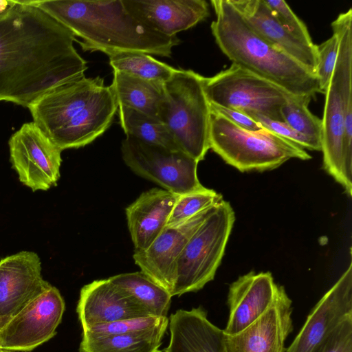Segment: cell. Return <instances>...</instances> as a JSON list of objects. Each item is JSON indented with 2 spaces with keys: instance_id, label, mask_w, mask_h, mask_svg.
Masks as SVG:
<instances>
[{
  "instance_id": "e0dca14e",
  "label": "cell",
  "mask_w": 352,
  "mask_h": 352,
  "mask_svg": "<svg viewBox=\"0 0 352 352\" xmlns=\"http://www.w3.org/2000/svg\"><path fill=\"white\" fill-rule=\"evenodd\" d=\"M76 312L82 329L122 320L153 316L109 278L96 280L82 287Z\"/></svg>"
},
{
  "instance_id": "52a82bcc",
  "label": "cell",
  "mask_w": 352,
  "mask_h": 352,
  "mask_svg": "<svg viewBox=\"0 0 352 352\" xmlns=\"http://www.w3.org/2000/svg\"><path fill=\"white\" fill-rule=\"evenodd\" d=\"M235 220L222 199L187 241L177 263L172 296L201 289L214 278Z\"/></svg>"
},
{
  "instance_id": "ac0fdd59",
  "label": "cell",
  "mask_w": 352,
  "mask_h": 352,
  "mask_svg": "<svg viewBox=\"0 0 352 352\" xmlns=\"http://www.w3.org/2000/svg\"><path fill=\"white\" fill-rule=\"evenodd\" d=\"M324 95L321 138L323 168L351 196L352 180L346 176L343 165V140L344 117L352 116V100L342 97L333 77Z\"/></svg>"
},
{
  "instance_id": "ffe728a7",
  "label": "cell",
  "mask_w": 352,
  "mask_h": 352,
  "mask_svg": "<svg viewBox=\"0 0 352 352\" xmlns=\"http://www.w3.org/2000/svg\"><path fill=\"white\" fill-rule=\"evenodd\" d=\"M230 1L258 35L316 76V45L308 44L290 33L263 0Z\"/></svg>"
},
{
  "instance_id": "6da1fadb",
  "label": "cell",
  "mask_w": 352,
  "mask_h": 352,
  "mask_svg": "<svg viewBox=\"0 0 352 352\" xmlns=\"http://www.w3.org/2000/svg\"><path fill=\"white\" fill-rule=\"evenodd\" d=\"M73 33L28 0L0 13V101L29 107L54 87L85 75Z\"/></svg>"
},
{
  "instance_id": "e575fe53",
  "label": "cell",
  "mask_w": 352,
  "mask_h": 352,
  "mask_svg": "<svg viewBox=\"0 0 352 352\" xmlns=\"http://www.w3.org/2000/svg\"><path fill=\"white\" fill-rule=\"evenodd\" d=\"M209 104L211 113H214L223 117L240 128L252 131H257L263 129V128L254 119L241 111L214 104Z\"/></svg>"
},
{
  "instance_id": "7c38bea8",
  "label": "cell",
  "mask_w": 352,
  "mask_h": 352,
  "mask_svg": "<svg viewBox=\"0 0 352 352\" xmlns=\"http://www.w3.org/2000/svg\"><path fill=\"white\" fill-rule=\"evenodd\" d=\"M216 206L181 223L166 226L146 250L134 252L133 255L141 272L171 296L175 283L178 258L188 239L214 211Z\"/></svg>"
},
{
  "instance_id": "484cf974",
  "label": "cell",
  "mask_w": 352,
  "mask_h": 352,
  "mask_svg": "<svg viewBox=\"0 0 352 352\" xmlns=\"http://www.w3.org/2000/svg\"><path fill=\"white\" fill-rule=\"evenodd\" d=\"M118 113L126 136L146 144L181 151L167 126L158 118L124 106H118Z\"/></svg>"
},
{
  "instance_id": "836d02e7",
  "label": "cell",
  "mask_w": 352,
  "mask_h": 352,
  "mask_svg": "<svg viewBox=\"0 0 352 352\" xmlns=\"http://www.w3.org/2000/svg\"><path fill=\"white\" fill-rule=\"evenodd\" d=\"M314 352H352V316L344 319Z\"/></svg>"
},
{
  "instance_id": "9a60e30c",
  "label": "cell",
  "mask_w": 352,
  "mask_h": 352,
  "mask_svg": "<svg viewBox=\"0 0 352 352\" xmlns=\"http://www.w3.org/2000/svg\"><path fill=\"white\" fill-rule=\"evenodd\" d=\"M292 300L283 286L268 309L254 322L234 335H225L226 352H285L293 330Z\"/></svg>"
},
{
  "instance_id": "4316f807",
  "label": "cell",
  "mask_w": 352,
  "mask_h": 352,
  "mask_svg": "<svg viewBox=\"0 0 352 352\" xmlns=\"http://www.w3.org/2000/svg\"><path fill=\"white\" fill-rule=\"evenodd\" d=\"M107 55L113 71L124 72L148 80L165 83L177 69L143 52L122 51Z\"/></svg>"
},
{
  "instance_id": "8992f818",
  "label": "cell",
  "mask_w": 352,
  "mask_h": 352,
  "mask_svg": "<svg viewBox=\"0 0 352 352\" xmlns=\"http://www.w3.org/2000/svg\"><path fill=\"white\" fill-rule=\"evenodd\" d=\"M209 147L241 172L272 170L292 158H311L304 148L287 139L264 129H243L214 113L210 118Z\"/></svg>"
},
{
  "instance_id": "277c9868",
  "label": "cell",
  "mask_w": 352,
  "mask_h": 352,
  "mask_svg": "<svg viewBox=\"0 0 352 352\" xmlns=\"http://www.w3.org/2000/svg\"><path fill=\"white\" fill-rule=\"evenodd\" d=\"M210 28L221 51L234 63L287 94L313 98L320 93L317 76L258 35L230 0H212Z\"/></svg>"
},
{
  "instance_id": "5b68a950",
  "label": "cell",
  "mask_w": 352,
  "mask_h": 352,
  "mask_svg": "<svg viewBox=\"0 0 352 352\" xmlns=\"http://www.w3.org/2000/svg\"><path fill=\"white\" fill-rule=\"evenodd\" d=\"M164 87L166 96L158 119L167 126L179 149L199 162L210 149L211 113L203 76L190 69H177Z\"/></svg>"
},
{
  "instance_id": "d6986e66",
  "label": "cell",
  "mask_w": 352,
  "mask_h": 352,
  "mask_svg": "<svg viewBox=\"0 0 352 352\" xmlns=\"http://www.w3.org/2000/svg\"><path fill=\"white\" fill-rule=\"evenodd\" d=\"M127 10L153 30L176 36L209 16L204 0H122Z\"/></svg>"
},
{
  "instance_id": "f546056e",
  "label": "cell",
  "mask_w": 352,
  "mask_h": 352,
  "mask_svg": "<svg viewBox=\"0 0 352 352\" xmlns=\"http://www.w3.org/2000/svg\"><path fill=\"white\" fill-rule=\"evenodd\" d=\"M167 316H148L100 324L82 329V336H102L168 326Z\"/></svg>"
},
{
  "instance_id": "4dcf8cb0",
  "label": "cell",
  "mask_w": 352,
  "mask_h": 352,
  "mask_svg": "<svg viewBox=\"0 0 352 352\" xmlns=\"http://www.w3.org/2000/svg\"><path fill=\"white\" fill-rule=\"evenodd\" d=\"M338 37L334 33L324 42L316 45V76L321 94H324L329 85L338 57Z\"/></svg>"
},
{
  "instance_id": "5bb4252c",
  "label": "cell",
  "mask_w": 352,
  "mask_h": 352,
  "mask_svg": "<svg viewBox=\"0 0 352 352\" xmlns=\"http://www.w3.org/2000/svg\"><path fill=\"white\" fill-rule=\"evenodd\" d=\"M41 270V258L32 251L0 260V317L10 319L52 287Z\"/></svg>"
},
{
  "instance_id": "8fae6325",
  "label": "cell",
  "mask_w": 352,
  "mask_h": 352,
  "mask_svg": "<svg viewBox=\"0 0 352 352\" xmlns=\"http://www.w3.org/2000/svg\"><path fill=\"white\" fill-rule=\"evenodd\" d=\"M65 307L59 290L52 285L0 330V349L29 351L46 342L56 335Z\"/></svg>"
},
{
  "instance_id": "cb8c5ba5",
  "label": "cell",
  "mask_w": 352,
  "mask_h": 352,
  "mask_svg": "<svg viewBox=\"0 0 352 352\" xmlns=\"http://www.w3.org/2000/svg\"><path fill=\"white\" fill-rule=\"evenodd\" d=\"M168 326L102 336H82L79 352H162Z\"/></svg>"
},
{
  "instance_id": "9c48e42d",
  "label": "cell",
  "mask_w": 352,
  "mask_h": 352,
  "mask_svg": "<svg viewBox=\"0 0 352 352\" xmlns=\"http://www.w3.org/2000/svg\"><path fill=\"white\" fill-rule=\"evenodd\" d=\"M122 159L137 175L176 195L204 190L197 177L198 162L181 151L146 144L126 136Z\"/></svg>"
},
{
  "instance_id": "7402d4cb",
  "label": "cell",
  "mask_w": 352,
  "mask_h": 352,
  "mask_svg": "<svg viewBox=\"0 0 352 352\" xmlns=\"http://www.w3.org/2000/svg\"><path fill=\"white\" fill-rule=\"evenodd\" d=\"M168 325L170 338L164 352H226L223 331L208 320L202 306L177 310Z\"/></svg>"
},
{
  "instance_id": "ba28073f",
  "label": "cell",
  "mask_w": 352,
  "mask_h": 352,
  "mask_svg": "<svg viewBox=\"0 0 352 352\" xmlns=\"http://www.w3.org/2000/svg\"><path fill=\"white\" fill-rule=\"evenodd\" d=\"M203 86L210 104L282 122L281 108L292 96L234 63L213 76H203Z\"/></svg>"
},
{
  "instance_id": "4fadbf2b",
  "label": "cell",
  "mask_w": 352,
  "mask_h": 352,
  "mask_svg": "<svg viewBox=\"0 0 352 352\" xmlns=\"http://www.w3.org/2000/svg\"><path fill=\"white\" fill-rule=\"evenodd\" d=\"M352 316V262L313 308L285 352H314L347 317Z\"/></svg>"
},
{
  "instance_id": "8d00e7d4",
  "label": "cell",
  "mask_w": 352,
  "mask_h": 352,
  "mask_svg": "<svg viewBox=\"0 0 352 352\" xmlns=\"http://www.w3.org/2000/svg\"><path fill=\"white\" fill-rule=\"evenodd\" d=\"M10 319L3 318L0 317V330L6 324Z\"/></svg>"
},
{
  "instance_id": "1f68e13d",
  "label": "cell",
  "mask_w": 352,
  "mask_h": 352,
  "mask_svg": "<svg viewBox=\"0 0 352 352\" xmlns=\"http://www.w3.org/2000/svg\"><path fill=\"white\" fill-rule=\"evenodd\" d=\"M248 116L264 129L287 139L304 149L321 151V144L299 133L285 122L274 120L258 113H250Z\"/></svg>"
},
{
  "instance_id": "d4e9b609",
  "label": "cell",
  "mask_w": 352,
  "mask_h": 352,
  "mask_svg": "<svg viewBox=\"0 0 352 352\" xmlns=\"http://www.w3.org/2000/svg\"><path fill=\"white\" fill-rule=\"evenodd\" d=\"M109 280L151 316H167L172 296L143 272L120 274Z\"/></svg>"
},
{
  "instance_id": "603a6c76",
  "label": "cell",
  "mask_w": 352,
  "mask_h": 352,
  "mask_svg": "<svg viewBox=\"0 0 352 352\" xmlns=\"http://www.w3.org/2000/svg\"><path fill=\"white\" fill-rule=\"evenodd\" d=\"M111 87L118 106L129 107L158 118L160 108L166 96L164 83L113 71Z\"/></svg>"
},
{
  "instance_id": "83f0119b",
  "label": "cell",
  "mask_w": 352,
  "mask_h": 352,
  "mask_svg": "<svg viewBox=\"0 0 352 352\" xmlns=\"http://www.w3.org/2000/svg\"><path fill=\"white\" fill-rule=\"evenodd\" d=\"M311 100L289 96L280 113L283 122L299 133L321 144L322 119L309 111L308 105Z\"/></svg>"
},
{
  "instance_id": "d6a6232c",
  "label": "cell",
  "mask_w": 352,
  "mask_h": 352,
  "mask_svg": "<svg viewBox=\"0 0 352 352\" xmlns=\"http://www.w3.org/2000/svg\"><path fill=\"white\" fill-rule=\"evenodd\" d=\"M263 1L280 24L290 33L308 44L314 43L305 24L294 13L285 1Z\"/></svg>"
},
{
  "instance_id": "f1b7e54d",
  "label": "cell",
  "mask_w": 352,
  "mask_h": 352,
  "mask_svg": "<svg viewBox=\"0 0 352 352\" xmlns=\"http://www.w3.org/2000/svg\"><path fill=\"white\" fill-rule=\"evenodd\" d=\"M222 199L221 194L207 188L199 191L179 195L166 226L184 221L199 212L215 206Z\"/></svg>"
},
{
  "instance_id": "30bf717a",
  "label": "cell",
  "mask_w": 352,
  "mask_h": 352,
  "mask_svg": "<svg viewBox=\"0 0 352 352\" xmlns=\"http://www.w3.org/2000/svg\"><path fill=\"white\" fill-rule=\"evenodd\" d=\"M10 160L19 181L33 191L47 190L60 178L61 152L34 122L23 124L8 141Z\"/></svg>"
},
{
  "instance_id": "44dd1931",
  "label": "cell",
  "mask_w": 352,
  "mask_h": 352,
  "mask_svg": "<svg viewBox=\"0 0 352 352\" xmlns=\"http://www.w3.org/2000/svg\"><path fill=\"white\" fill-rule=\"evenodd\" d=\"M179 195L165 189L142 192L125 210L134 252L146 250L167 224Z\"/></svg>"
},
{
  "instance_id": "74e56055",
  "label": "cell",
  "mask_w": 352,
  "mask_h": 352,
  "mask_svg": "<svg viewBox=\"0 0 352 352\" xmlns=\"http://www.w3.org/2000/svg\"><path fill=\"white\" fill-rule=\"evenodd\" d=\"M2 352H13V351H3V350H2Z\"/></svg>"
},
{
  "instance_id": "2e32d148",
  "label": "cell",
  "mask_w": 352,
  "mask_h": 352,
  "mask_svg": "<svg viewBox=\"0 0 352 352\" xmlns=\"http://www.w3.org/2000/svg\"><path fill=\"white\" fill-rule=\"evenodd\" d=\"M270 272L249 273L230 284L228 295L229 317L225 335H234L256 320L272 304L278 289Z\"/></svg>"
},
{
  "instance_id": "f35d334b",
  "label": "cell",
  "mask_w": 352,
  "mask_h": 352,
  "mask_svg": "<svg viewBox=\"0 0 352 352\" xmlns=\"http://www.w3.org/2000/svg\"><path fill=\"white\" fill-rule=\"evenodd\" d=\"M0 352H2V350L0 349Z\"/></svg>"
},
{
  "instance_id": "d590c367",
  "label": "cell",
  "mask_w": 352,
  "mask_h": 352,
  "mask_svg": "<svg viewBox=\"0 0 352 352\" xmlns=\"http://www.w3.org/2000/svg\"><path fill=\"white\" fill-rule=\"evenodd\" d=\"M10 5V0H1L0 1V13L3 12Z\"/></svg>"
},
{
  "instance_id": "3957f363",
  "label": "cell",
  "mask_w": 352,
  "mask_h": 352,
  "mask_svg": "<svg viewBox=\"0 0 352 352\" xmlns=\"http://www.w3.org/2000/svg\"><path fill=\"white\" fill-rule=\"evenodd\" d=\"M28 109L32 122L63 151L85 146L102 135L118 104L103 78L84 75L54 87Z\"/></svg>"
},
{
  "instance_id": "7a4b0ae2",
  "label": "cell",
  "mask_w": 352,
  "mask_h": 352,
  "mask_svg": "<svg viewBox=\"0 0 352 352\" xmlns=\"http://www.w3.org/2000/svg\"><path fill=\"white\" fill-rule=\"evenodd\" d=\"M69 29L85 50L109 54L140 52L170 57L178 37L162 34L143 23L122 0H28Z\"/></svg>"
}]
</instances>
